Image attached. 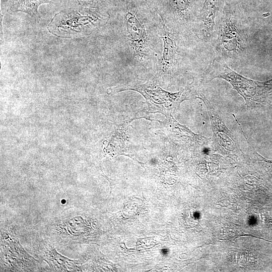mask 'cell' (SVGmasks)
<instances>
[{"label":"cell","mask_w":272,"mask_h":272,"mask_svg":"<svg viewBox=\"0 0 272 272\" xmlns=\"http://www.w3.org/2000/svg\"><path fill=\"white\" fill-rule=\"evenodd\" d=\"M51 2L52 0H12L9 11L10 13L21 12L32 17H39V6Z\"/></svg>","instance_id":"obj_13"},{"label":"cell","mask_w":272,"mask_h":272,"mask_svg":"<svg viewBox=\"0 0 272 272\" xmlns=\"http://www.w3.org/2000/svg\"><path fill=\"white\" fill-rule=\"evenodd\" d=\"M147 4L151 9L158 12L161 8L162 0H139Z\"/></svg>","instance_id":"obj_15"},{"label":"cell","mask_w":272,"mask_h":272,"mask_svg":"<svg viewBox=\"0 0 272 272\" xmlns=\"http://www.w3.org/2000/svg\"><path fill=\"white\" fill-rule=\"evenodd\" d=\"M1 271H29L39 269L38 261L23 249L10 226H1Z\"/></svg>","instance_id":"obj_7"},{"label":"cell","mask_w":272,"mask_h":272,"mask_svg":"<svg viewBox=\"0 0 272 272\" xmlns=\"http://www.w3.org/2000/svg\"><path fill=\"white\" fill-rule=\"evenodd\" d=\"M123 22V42L130 63L139 71L153 72L162 50V20L139 0H113Z\"/></svg>","instance_id":"obj_1"},{"label":"cell","mask_w":272,"mask_h":272,"mask_svg":"<svg viewBox=\"0 0 272 272\" xmlns=\"http://www.w3.org/2000/svg\"><path fill=\"white\" fill-rule=\"evenodd\" d=\"M162 50L153 72L155 77L172 79L188 62V37L169 29L162 21L160 28Z\"/></svg>","instance_id":"obj_4"},{"label":"cell","mask_w":272,"mask_h":272,"mask_svg":"<svg viewBox=\"0 0 272 272\" xmlns=\"http://www.w3.org/2000/svg\"><path fill=\"white\" fill-rule=\"evenodd\" d=\"M198 98L201 99L206 106L209 113L216 147L219 149L232 151L235 149V144L230 131L216 112L210 102L205 95L199 92Z\"/></svg>","instance_id":"obj_12"},{"label":"cell","mask_w":272,"mask_h":272,"mask_svg":"<svg viewBox=\"0 0 272 272\" xmlns=\"http://www.w3.org/2000/svg\"><path fill=\"white\" fill-rule=\"evenodd\" d=\"M222 0H204L196 21L193 33L207 41L212 36L215 19L221 9Z\"/></svg>","instance_id":"obj_11"},{"label":"cell","mask_w":272,"mask_h":272,"mask_svg":"<svg viewBox=\"0 0 272 272\" xmlns=\"http://www.w3.org/2000/svg\"><path fill=\"white\" fill-rule=\"evenodd\" d=\"M124 90L137 91L143 95L147 99L153 101L165 102L174 107H178L183 101L193 97L196 98L197 94L193 86L182 88L180 91L173 93L165 91L159 87L155 89H149L147 83L144 84L132 83L110 89L111 92L113 93Z\"/></svg>","instance_id":"obj_9"},{"label":"cell","mask_w":272,"mask_h":272,"mask_svg":"<svg viewBox=\"0 0 272 272\" xmlns=\"http://www.w3.org/2000/svg\"><path fill=\"white\" fill-rule=\"evenodd\" d=\"M244 46L233 7L226 1L223 9L217 39V48L221 54L220 56H237L241 54Z\"/></svg>","instance_id":"obj_8"},{"label":"cell","mask_w":272,"mask_h":272,"mask_svg":"<svg viewBox=\"0 0 272 272\" xmlns=\"http://www.w3.org/2000/svg\"><path fill=\"white\" fill-rule=\"evenodd\" d=\"M53 245L48 240L43 238L36 240L33 246L37 254L47 263L51 271H82V263L80 259L72 260L63 256L57 252Z\"/></svg>","instance_id":"obj_10"},{"label":"cell","mask_w":272,"mask_h":272,"mask_svg":"<svg viewBox=\"0 0 272 272\" xmlns=\"http://www.w3.org/2000/svg\"><path fill=\"white\" fill-rule=\"evenodd\" d=\"M202 0H162L158 12L171 30L188 37L193 34Z\"/></svg>","instance_id":"obj_5"},{"label":"cell","mask_w":272,"mask_h":272,"mask_svg":"<svg viewBox=\"0 0 272 272\" xmlns=\"http://www.w3.org/2000/svg\"><path fill=\"white\" fill-rule=\"evenodd\" d=\"M216 78L230 84L243 98L248 109L261 104L272 93V79L260 82L246 78L230 68L220 56L211 61L202 74L201 82L208 83Z\"/></svg>","instance_id":"obj_3"},{"label":"cell","mask_w":272,"mask_h":272,"mask_svg":"<svg viewBox=\"0 0 272 272\" xmlns=\"http://www.w3.org/2000/svg\"><path fill=\"white\" fill-rule=\"evenodd\" d=\"M77 7L95 10L110 16L108 10L114 5L113 0H72Z\"/></svg>","instance_id":"obj_14"},{"label":"cell","mask_w":272,"mask_h":272,"mask_svg":"<svg viewBox=\"0 0 272 272\" xmlns=\"http://www.w3.org/2000/svg\"><path fill=\"white\" fill-rule=\"evenodd\" d=\"M109 17L95 10L75 7L56 14L49 26L51 31L62 29L59 33L79 32L87 35L105 24Z\"/></svg>","instance_id":"obj_6"},{"label":"cell","mask_w":272,"mask_h":272,"mask_svg":"<svg viewBox=\"0 0 272 272\" xmlns=\"http://www.w3.org/2000/svg\"><path fill=\"white\" fill-rule=\"evenodd\" d=\"M34 229L57 247L87 242L94 230L87 212L75 206L40 222Z\"/></svg>","instance_id":"obj_2"}]
</instances>
